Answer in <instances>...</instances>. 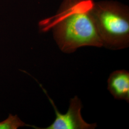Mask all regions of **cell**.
Listing matches in <instances>:
<instances>
[{
	"mask_svg": "<svg viewBox=\"0 0 129 129\" xmlns=\"http://www.w3.org/2000/svg\"><path fill=\"white\" fill-rule=\"evenodd\" d=\"M92 0H64L55 16L45 20L60 50L70 54L83 46H103L91 10Z\"/></svg>",
	"mask_w": 129,
	"mask_h": 129,
	"instance_id": "6da1fadb",
	"label": "cell"
},
{
	"mask_svg": "<svg viewBox=\"0 0 129 129\" xmlns=\"http://www.w3.org/2000/svg\"><path fill=\"white\" fill-rule=\"evenodd\" d=\"M92 14L103 46L111 50L129 46L128 8L114 1L94 3Z\"/></svg>",
	"mask_w": 129,
	"mask_h": 129,
	"instance_id": "7a4b0ae2",
	"label": "cell"
},
{
	"mask_svg": "<svg viewBox=\"0 0 129 129\" xmlns=\"http://www.w3.org/2000/svg\"><path fill=\"white\" fill-rule=\"evenodd\" d=\"M53 107L55 119L50 126L44 129H94L97 127L96 123H88L83 119L81 115L82 105L78 96L71 98L68 111L62 114L57 110L53 101L46 94Z\"/></svg>",
	"mask_w": 129,
	"mask_h": 129,
	"instance_id": "3957f363",
	"label": "cell"
},
{
	"mask_svg": "<svg viewBox=\"0 0 129 129\" xmlns=\"http://www.w3.org/2000/svg\"><path fill=\"white\" fill-rule=\"evenodd\" d=\"M108 89L115 99L129 102V71L118 70L111 73L108 79Z\"/></svg>",
	"mask_w": 129,
	"mask_h": 129,
	"instance_id": "277c9868",
	"label": "cell"
},
{
	"mask_svg": "<svg viewBox=\"0 0 129 129\" xmlns=\"http://www.w3.org/2000/svg\"><path fill=\"white\" fill-rule=\"evenodd\" d=\"M24 126L33 127L26 124L17 115L10 114L5 120L0 121V129H17Z\"/></svg>",
	"mask_w": 129,
	"mask_h": 129,
	"instance_id": "5b68a950",
	"label": "cell"
}]
</instances>
